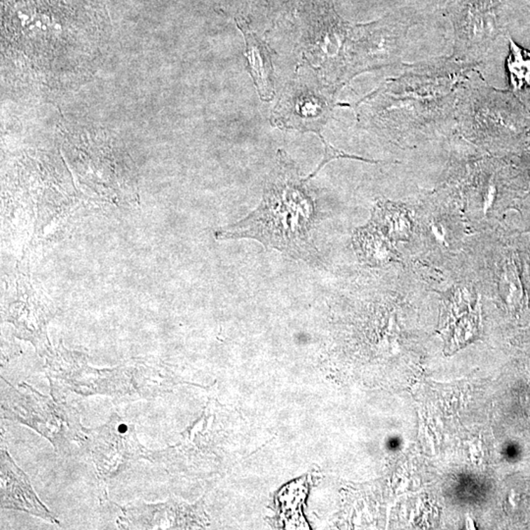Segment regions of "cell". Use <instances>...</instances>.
Here are the masks:
<instances>
[{"instance_id": "cell-2", "label": "cell", "mask_w": 530, "mask_h": 530, "mask_svg": "<svg viewBox=\"0 0 530 530\" xmlns=\"http://www.w3.org/2000/svg\"><path fill=\"white\" fill-rule=\"evenodd\" d=\"M476 66L439 58L405 66L399 77L383 83L365 100L372 124L399 129H421L456 119L463 81Z\"/></svg>"}, {"instance_id": "cell-4", "label": "cell", "mask_w": 530, "mask_h": 530, "mask_svg": "<svg viewBox=\"0 0 530 530\" xmlns=\"http://www.w3.org/2000/svg\"><path fill=\"white\" fill-rule=\"evenodd\" d=\"M455 43L451 57L477 66L500 34L495 0H456L451 7Z\"/></svg>"}, {"instance_id": "cell-12", "label": "cell", "mask_w": 530, "mask_h": 530, "mask_svg": "<svg viewBox=\"0 0 530 530\" xmlns=\"http://www.w3.org/2000/svg\"><path fill=\"white\" fill-rule=\"evenodd\" d=\"M319 137H320L321 142H322L323 147H324L323 158H322V161H321L320 163H319L318 168H316L315 170L313 171V173H311V175L308 177V178L304 179V180H306V182H308L309 180H311V178H313V177L315 176L316 174H318V172L320 171L321 169H322L323 167L326 165V164L329 163V162H330L331 161H334V159H338V158L355 159V161L367 162V163H379L380 162V161H372V159L365 158V157H362V156H353V154H347V152L340 151V149H336V147L331 146V144H329L328 142H326L325 140H324L323 136H321Z\"/></svg>"}, {"instance_id": "cell-10", "label": "cell", "mask_w": 530, "mask_h": 530, "mask_svg": "<svg viewBox=\"0 0 530 530\" xmlns=\"http://www.w3.org/2000/svg\"><path fill=\"white\" fill-rule=\"evenodd\" d=\"M375 224L381 225L388 235L395 240H407L411 231V223L407 212L400 206L389 201L378 203L375 210Z\"/></svg>"}, {"instance_id": "cell-13", "label": "cell", "mask_w": 530, "mask_h": 530, "mask_svg": "<svg viewBox=\"0 0 530 530\" xmlns=\"http://www.w3.org/2000/svg\"><path fill=\"white\" fill-rule=\"evenodd\" d=\"M517 281L519 280H517L512 271L505 272V284H503V288H505V291L507 292L508 301L512 304V306H515V303H519L520 299H522V290H520L519 282Z\"/></svg>"}, {"instance_id": "cell-8", "label": "cell", "mask_w": 530, "mask_h": 530, "mask_svg": "<svg viewBox=\"0 0 530 530\" xmlns=\"http://www.w3.org/2000/svg\"><path fill=\"white\" fill-rule=\"evenodd\" d=\"M238 27L245 39L247 70L254 80L260 98L269 102L275 95L273 66L269 49L259 36L250 31L243 20H238Z\"/></svg>"}, {"instance_id": "cell-5", "label": "cell", "mask_w": 530, "mask_h": 530, "mask_svg": "<svg viewBox=\"0 0 530 530\" xmlns=\"http://www.w3.org/2000/svg\"><path fill=\"white\" fill-rule=\"evenodd\" d=\"M407 27L383 24L362 29L352 43V72L384 67L398 62L401 56Z\"/></svg>"}, {"instance_id": "cell-9", "label": "cell", "mask_w": 530, "mask_h": 530, "mask_svg": "<svg viewBox=\"0 0 530 530\" xmlns=\"http://www.w3.org/2000/svg\"><path fill=\"white\" fill-rule=\"evenodd\" d=\"M355 245L365 264L378 266L397 260L396 252L376 225L358 229L355 235Z\"/></svg>"}, {"instance_id": "cell-11", "label": "cell", "mask_w": 530, "mask_h": 530, "mask_svg": "<svg viewBox=\"0 0 530 530\" xmlns=\"http://www.w3.org/2000/svg\"><path fill=\"white\" fill-rule=\"evenodd\" d=\"M510 83L515 88L530 86V53L510 41V53L508 58Z\"/></svg>"}, {"instance_id": "cell-6", "label": "cell", "mask_w": 530, "mask_h": 530, "mask_svg": "<svg viewBox=\"0 0 530 530\" xmlns=\"http://www.w3.org/2000/svg\"><path fill=\"white\" fill-rule=\"evenodd\" d=\"M93 434V456L100 473L115 475L114 470L132 460L139 458L142 447L137 440L134 428L115 422L95 430Z\"/></svg>"}, {"instance_id": "cell-7", "label": "cell", "mask_w": 530, "mask_h": 530, "mask_svg": "<svg viewBox=\"0 0 530 530\" xmlns=\"http://www.w3.org/2000/svg\"><path fill=\"white\" fill-rule=\"evenodd\" d=\"M2 508L24 510L51 522H57L53 514L34 494L23 471L19 470L6 451H1Z\"/></svg>"}, {"instance_id": "cell-3", "label": "cell", "mask_w": 530, "mask_h": 530, "mask_svg": "<svg viewBox=\"0 0 530 530\" xmlns=\"http://www.w3.org/2000/svg\"><path fill=\"white\" fill-rule=\"evenodd\" d=\"M2 409L6 417L23 422L43 434L56 449L82 436L85 430L72 407L51 401L29 385L22 384L19 389L11 386L2 389Z\"/></svg>"}, {"instance_id": "cell-1", "label": "cell", "mask_w": 530, "mask_h": 530, "mask_svg": "<svg viewBox=\"0 0 530 530\" xmlns=\"http://www.w3.org/2000/svg\"><path fill=\"white\" fill-rule=\"evenodd\" d=\"M298 167L283 151L265 181L261 203L239 222L217 233L219 240L254 239L266 250L321 266V255L311 238L318 208Z\"/></svg>"}]
</instances>
